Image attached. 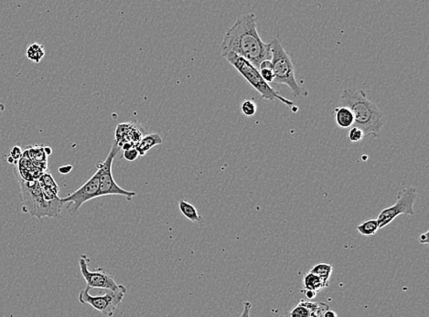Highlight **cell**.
<instances>
[{
  "label": "cell",
  "mask_w": 429,
  "mask_h": 317,
  "mask_svg": "<svg viewBox=\"0 0 429 317\" xmlns=\"http://www.w3.org/2000/svg\"><path fill=\"white\" fill-rule=\"evenodd\" d=\"M258 71H259L260 75L262 76L265 82H267L268 84L274 82V81H275V73H274L273 69H272L271 60H266L262 61L260 63V65H259Z\"/></svg>",
  "instance_id": "obj_17"
},
{
  "label": "cell",
  "mask_w": 429,
  "mask_h": 317,
  "mask_svg": "<svg viewBox=\"0 0 429 317\" xmlns=\"http://www.w3.org/2000/svg\"><path fill=\"white\" fill-rule=\"evenodd\" d=\"M271 63L275 73V84L288 86L294 96H308V93L303 90L296 82L295 77V67L291 57L285 51L282 41L278 37L271 39Z\"/></svg>",
  "instance_id": "obj_5"
},
{
  "label": "cell",
  "mask_w": 429,
  "mask_h": 317,
  "mask_svg": "<svg viewBox=\"0 0 429 317\" xmlns=\"http://www.w3.org/2000/svg\"><path fill=\"white\" fill-rule=\"evenodd\" d=\"M318 317H323V313H320V314H319V316Z\"/></svg>",
  "instance_id": "obj_33"
},
{
  "label": "cell",
  "mask_w": 429,
  "mask_h": 317,
  "mask_svg": "<svg viewBox=\"0 0 429 317\" xmlns=\"http://www.w3.org/2000/svg\"><path fill=\"white\" fill-rule=\"evenodd\" d=\"M332 271H333L332 265L329 264V263H325V262L317 263L309 270V273L318 275L319 277L327 279V280H330L331 275H332Z\"/></svg>",
  "instance_id": "obj_18"
},
{
  "label": "cell",
  "mask_w": 429,
  "mask_h": 317,
  "mask_svg": "<svg viewBox=\"0 0 429 317\" xmlns=\"http://www.w3.org/2000/svg\"><path fill=\"white\" fill-rule=\"evenodd\" d=\"M241 111L246 117H253L258 111V105L253 100H245L241 104Z\"/></svg>",
  "instance_id": "obj_21"
},
{
  "label": "cell",
  "mask_w": 429,
  "mask_h": 317,
  "mask_svg": "<svg viewBox=\"0 0 429 317\" xmlns=\"http://www.w3.org/2000/svg\"><path fill=\"white\" fill-rule=\"evenodd\" d=\"M119 150H120V147L115 143L112 146L111 150L109 152L105 160L100 161L96 164V167H97L96 171L98 172L99 174V197L110 196V195H118V196L125 197L128 201H130L136 196V193L133 191L125 190L119 187L116 184L112 174L113 161Z\"/></svg>",
  "instance_id": "obj_6"
},
{
  "label": "cell",
  "mask_w": 429,
  "mask_h": 317,
  "mask_svg": "<svg viewBox=\"0 0 429 317\" xmlns=\"http://www.w3.org/2000/svg\"><path fill=\"white\" fill-rule=\"evenodd\" d=\"M428 234L429 232H424V233H422V234H421V235L419 236V239H418V240H419V242H420L421 244H428Z\"/></svg>",
  "instance_id": "obj_28"
},
{
  "label": "cell",
  "mask_w": 429,
  "mask_h": 317,
  "mask_svg": "<svg viewBox=\"0 0 429 317\" xmlns=\"http://www.w3.org/2000/svg\"><path fill=\"white\" fill-rule=\"evenodd\" d=\"M417 193L416 189L409 187L403 189L397 194V199L394 205L381 210L377 217L379 230L387 227L400 215L415 214L414 205L416 203Z\"/></svg>",
  "instance_id": "obj_7"
},
{
  "label": "cell",
  "mask_w": 429,
  "mask_h": 317,
  "mask_svg": "<svg viewBox=\"0 0 429 317\" xmlns=\"http://www.w3.org/2000/svg\"><path fill=\"white\" fill-rule=\"evenodd\" d=\"M90 259L86 254H82L79 259V266L82 278L86 282V288L88 289H103L105 291H120L125 288L122 284H118L115 281L111 273L99 268L95 270L89 269Z\"/></svg>",
  "instance_id": "obj_9"
},
{
  "label": "cell",
  "mask_w": 429,
  "mask_h": 317,
  "mask_svg": "<svg viewBox=\"0 0 429 317\" xmlns=\"http://www.w3.org/2000/svg\"><path fill=\"white\" fill-rule=\"evenodd\" d=\"M58 170H59V173L61 174V175H68L70 172L73 170V166H71V165H65V166L59 167Z\"/></svg>",
  "instance_id": "obj_26"
},
{
  "label": "cell",
  "mask_w": 429,
  "mask_h": 317,
  "mask_svg": "<svg viewBox=\"0 0 429 317\" xmlns=\"http://www.w3.org/2000/svg\"><path fill=\"white\" fill-rule=\"evenodd\" d=\"M301 292L304 293L306 297H307V299H309V300H313L314 298L317 296V292L316 291H309V290H303V289H301Z\"/></svg>",
  "instance_id": "obj_27"
},
{
  "label": "cell",
  "mask_w": 429,
  "mask_h": 317,
  "mask_svg": "<svg viewBox=\"0 0 429 317\" xmlns=\"http://www.w3.org/2000/svg\"><path fill=\"white\" fill-rule=\"evenodd\" d=\"M99 197V174L95 172L89 179L86 181L82 187L76 189L74 192L70 194L67 197L60 198L62 204H71V212H77L80 208L92 199Z\"/></svg>",
  "instance_id": "obj_10"
},
{
  "label": "cell",
  "mask_w": 429,
  "mask_h": 317,
  "mask_svg": "<svg viewBox=\"0 0 429 317\" xmlns=\"http://www.w3.org/2000/svg\"><path fill=\"white\" fill-rule=\"evenodd\" d=\"M251 309H252V304L248 301H245L244 303V308H243L240 317H250Z\"/></svg>",
  "instance_id": "obj_25"
},
{
  "label": "cell",
  "mask_w": 429,
  "mask_h": 317,
  "mask_svg": "<svg viewBox=\"0 0 429 317\" xmlns=\"http://www.w3.org/2000/svg\"><path fill=\"white\" fill-rule=\"evenodd\" d=\"M88 288L82 289L79 293V302L82 304H88L91 307L98 311L106 317H112L116 308L122 303L126 292V288L120 291H105L101 296H92Z\"/></svg>",
  "instance_id": "obj_8"
},
{
  "label": "cell",
  "mask_w": 429,
  "mask_h": 317,
  "mask_svg": "<svg viewBox=\"0 0 429 317\" xmlns=\"http://www.w3.org/2000/svg\"><path fill=\"white\" fill-rule=\"evenodd\" d=\"M162 138L159 133H152L146 134V137L142 138L135 145V148L138 150L139 155H145L148 151L152 149L156 146L162 144Z\"/></svg>",
  "instance_id": "obj_11"
},
{
  "label": "cell",
  "mask_w": 429,
  "mask_h": 317,
  "mask_svg": "<svg viewBox=\"0 0 429 317\" xmlns=\"http://www.w3.org/2000/svg\"><path fill=\"white\" fill-rule=\"evenodd\" d=\"M2 116V110L0 109V116Z\"/></svg>",
  "instance_id": "obj_32"
},
{
  "label": "cell",
  "mask_w": 429,
  "mask_h": 317,
  "mask_svg": "<svg viewBox=\"0 0 429 317\" xmlns=\"http://www.w3.org/2000/svg\"><path fill=\"white\" fill-rule=\"evenodd\" d=\"M17 178L20 187L23 210L25 212L39 219L45 217H60L63 205L60 198L54 201H47L43 197L42 190L38 180L25 181L18 176Z\"/></svg>",
  "instance_id": "obj_3"
},
{
  "label": "cell",
  "mask_w": 429,
  "mask_h": 317,
  "mask_svg": "<svg viewBox=\"0 0 429 317\" xmlns=\"http://www.w3.org/2000/svg\"><path fill=\"white\" fill-rule=\"evenodd\" d=\"M222 55L234 53L249 61L256 69L264 60H271L270 45L258 34L256 17L253 13L241 16L228 28L221 45Z\"/></svg>",
  "instance_id": "obj_1"
},
{
  "label": "cell",
  "mask_w": 429,
  "mask_h": 317,
  "mask_svg": "<svg viewBox=\"0 0 429 317\" xmlns=\"http://www.w3.org/2000/svg\"><path fill=\"white\" fill-rule=\"evenodd\" d=\"M138 156H139V154H138V150L135 147L130 148L128 150L124 151V154H123V157L128 162L136 161Z\"/></svg>",
  "instance_id": "obj_23"
},
{
  "label": "cell",
  "mask_w": 429,
  "mask_h": 317,
  "mask_svg": "<svg viewBox=\"0 0 429 317\" xmlns=\"http://www.w3.org/2000/svg\"><path fill=\"white\" fill-rule=\"evenodd\" d=\"M340 103L352 110L354 116L353 126L361 129L365 138L380 135L384 125L383 115L375 103L367 99L363 90L345 89L340 94Z\"/></svg>",
  "instance_id": "obj_2"
},
{
  "label": "cell",
  "mask_w": 429,
  "mask_h": 317,
  "mask_svg": "<svg viewBox=\"0 0 429 317\" xmlns=\"http://www.w3.org/2000/svg\"><path fill=\"white\" fill-rule=\"evenodd\" d=\"M288 313L290 317H311L313 314L312 311L307 306H305L301 300L299 301V303L296 307L292 309L290 312H288Z\"/></svg>",
  "instance_id": "obj_20"
},
{
  "label": "cell",
  "mask_w": 429,
  "mask_h": 317,
  "mask_svg": "<svg viewBox=\"0 0 429 317\" xmlns=\"http://www.w3.org/2000/svg\"><path fill=\"white\" fill-rule=\"evenodd\" d=\"M329 283H330V280L321 278L318 275H313L309 271L307 275H304L302 289L316 291L318 293V291H321L324 288L328 287Z\"/></svg>",
  "instance_id": "obj_13"
},
{
  "label": "cell",
  "mask_w": 429,
  "mask_h": 317,
  "mask_svg": "<svg viewBox=\"0 0 429 317\" xmlns=\"http://www.w3.org/2000/svg\"><path fill=\"white\" fill-rule=\"evenodd\" d=\"M281 317H290V315H289V313H288H288H285V314H283V315H282V316Z\"/></svg>",
  "instance_id": "obj_31"
},
{
  "label": "cell",
  "mask_w": 429,
  "mask_h": 317,
  "mask_svg": "<svg viewBox=\"0 0 429 317\" xmlns=\"http://www.w3.org/2000/svg\"><path fill=\"white\" fill-rule=\"evenodd\" d=\"M311 317H313V316H311Z\"/></svg>",
  "instance_id": "obj_34"
},
{
  "label": "cell",
  "mask_w": 429,
  "mask_h": 317,
  "mask_svg": "<svg viewBox=\"0 0 429 317\" xmlns=\"http://www.w3.org/2000/svg\"><path fill=\"white\" fill-rule=\"evenodd\" d=\"M38 181H39V185L41 187L52 189L56 193H59V187H58V185L56 183L55 180L52 177L51 174H49V173H43L39 176Z\"/></svg>",
  "instance_id": "obj_19"
},
{
  "label": "cell",
  "mask_w": 429,
  "mask_h": 317,
  "mask_svg": "<svg viewBox=\"0 0 429 317\" xmlns=\"http://www.w3.org/2000/svg\"><path fill=\"white\" fill-rule=\"evenodd\" d=\"M178 206H179L181 214L183 215L186 219H189V221H191V222H202V216L199 214L197 209L192 204H190L189 202L180 198Z\"/></svg>",
  "instance_id": "obj_14"
},
{
  "label": "cell",
  "mask_w": 429,
  "mask_h": 317,
  "mask_svg": "<svg viewBox=\"0 0 429 317\" xmlns=\"http://www.w3.org/2000/svg\"><path fill=\"white\" fill-rule=\"evenodd\" d=\"M323 317H338V314L332 310H327L323 313Z\"/></svg>",
  "instance_id": "obj_29"
},
{
  "label": "cell",
  "mask_w": 429,
  "mask_h": 317,
  "mask_svg": "<svg viewBox=\"0 0 429 317\" xmlns=\"http://www.w3.org/2000/svg\"><path fill=\"white\" fill-rule=\"evenodd\" d=\"M347 138L349 141L352 143H358L365 139L364 133L361 129L358 128L356 126H352V128L348 131Z\"/></svg>",
  "instance_id": "obj_22"
},
{
  "label": "cell",
  "mask_w": 429,
  "mask_h": 317,
  "mask_svg": "<svg viewBox=\"0 0 429 317\" xmlns=\"http://www.w3.org/2000/svg\"><path fill=\"white\" fill-rule=\"evenodd\" d=\"M22 155H23V154H22V148H20V146H15L13 148L11 149V151H10L9 157H11V158L13 159L14 162H15V163H17V162H18V161L22 159Z\"/></svg>",
  "instance_id": "obj_24"
},
{
  "label": "cell",
  "mask_w": 429,
  "mask_h": 317,
  "mask_svg": "<svg viewBox=\"0 0 429 317\" xmlns=\"http://www.w3.org/2000/svg\"><path fill=\"white\" fill-rule=\"evenodd\" d=\"M357 232L362 236H374L379 231L377 219H371L365 220L356 227Z\"/></svg>",
  "instance_id": "obj_15"
},
{
  "label": "cell",
  "mask_w": 429,
  "mask_h": 317,
  "mask_svg": "<svg viewBox=\"0 0 429 317\" xmlns=\"http://www.w3.org/2000/svg\"><path fill=\"white\" fill-rule=\"evenodd\" d=\"M335 122L342 129L350 128L354 124V116L352 110L347 106H339L334 109Z\"/></svg>",
  "instance_id": "obj_12"
},
{
  "label": "cell",
  "mask_w": 429,
  "mask_h": 317,
  "mask_svg": "<svg viewBox=\"0 0 429 317\" xmlns=\"http://www.w3.org/2000/svg\"><path fill=\"white\" fill-rule=\"evenodd\" d=\"M26 54L29 60L35 63H39L45 56V50L39 43H33L27 49Z\"/></svg>",
  "instance_id": "obj_16"
},
{
  "label": "cell",
  "mask_w": 429,
  "mask_h": 317,
  "mask_svg": "<svg viewBox=\"0 0 429 317\" xmlns=\"http://www.w3.org/2000/svg\"><path fill=\"white\" fill-rule=\"evenodd\" d=\"M223 57L238 72L241 76L258 92L261 98L271 102L278 101L287 105L288 107H294V103L292 101L284 98L283 96L279 95L270 84L264 81L258 69L253 64H251L249 61L245 60L240 56L236 55L234 53H226L223 54Z\"/></svg>",
  "instance_id": "obj_4"
},
{
  "label": "cell",
  "mask_w": 429,
  "mask_h": 317,
  "mask_svg": "<svg viewBox=\"0 0 429 317\" xmlns=\"http://www.w3.org/2000/svg\"><path fill=\"white\" fill-rule=\"evenodd\" d=\"M43 150H44V152H45V154H46L47 156L48 155H51V154H52V148H51V147H49V146H44V147H43Z\"/></svg>",
  "instance_id": "obj_30"
}]
</instances>
